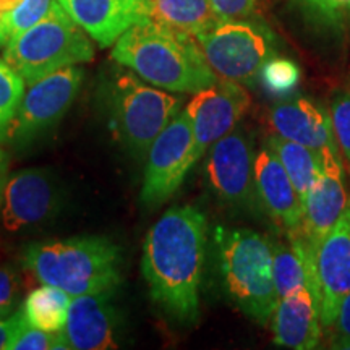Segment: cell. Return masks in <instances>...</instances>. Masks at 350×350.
<instances>
[{"instance_id": "obj_4", "label": "cell", "mask_w": 350, "mask_h": 350, "mask_svg": "<svg viewBox=\"0 0 350 350\" xmlns=\"http://www.w3.org/2000/svg\"><path fill=\"white\" fill-rule=\"evenodd\" d=\"M214 240L227 295L243 314L266 326L279 304L273 242L255 230L226 227H217Z\"/></svg>"}, {"instance_id": "obj_13", "label": "cell", "mask_w": 350, "mask_h": 350, "mask_svg": "<svg viewBox=\"0 0 350 350\" xmlns=\"http://www.w3.org/2000/svg\"><path fill=\"white\" fill-rule=\"evenodd\" d=\"M349 201L339 148L326 146L321 150L319 174L304 204V226L300 232L310 247H314L338 222Z\"/></svg>"}, {"instance_id": "obj_5", "label": "cell", "mask_w": 350, "mask_h": 350, "mask_svg": "<svg viewBox=\"0 0 350 350\" xmlns=\"http://www.w3.org/2000/svg\"><path fill=\"white\" fill-rule=\"evenodd\" d=\"M93 57L90 34L57 0L39 23L13 36L3 47V59L28 85L57 70L91 62Z\"/></svg>"}, {"instance_id": "obj_18", "label": "cell", "mask_w": 350, "mask_h": 350, "mask_svg": "<svg viewBox=\"0 0 350 350\" xmlns=\"http://www.w3.org/2000/svg\"><path fill=\"white\" fill-rule=\"evenodd\" d=\"M269 125L274 135L291 139L313 151L336 146L331 113L306 98H286L269 109Z\"/></svg>"}, {"instance_id": "obj_6", "label": "cell", "mask_w": 350, "mask_h": 350, "mask_svg": "<svg viewBox=\"0 0 350 350\" xmlns=\"http://www.w3.org/2000/svg\"><path fill=\"white\" fill-rule=\"evenodd\" d=\"M107 104L113 135L131 154L143 157L157 135L180 113L182 99L146 86L124 70L107 83Z\"/></svg>"}, {"instance_id": "obj_29", "label": "cell", "mask_w": 350, "mask_h": 350, "mask_svg": "<svg viewBox=\"0 0 350 350\" xmlns=\"http://www.w3.org/2000/svg\"><path fill=\"white\" fill-rule=\"evenodd\" d=\"M20 286L15 271L7 266H0V319L10 318L16 313Z\"/></svg>"}, {"instance_id": "obj_37", "label": "cell", "mask_w": 350, "mask_h": 350, "mask_svg": "<svg viewBox=\"0 0 350 350\" xmlns=\"http://www.w3.org/2000/svg\"><path fill=\"white\" fill-rule=\"evenodd\" d=\"M2 20H3V13H0V47H5V42L2 39Z\"/></svg>"}, {"instance_id": "obj_27", "label": "cell", "mask_w": 350, "mask_h": 350, "mask_svg": "<svg viewBox=\"0 0 350 350\" xmlns=\"http://www.w3.org/2000/svg\"><path fill=\"white\" fill-rule=\"evenodd\" d=\"M70 350L68 340L62 331L49 332L29 325L25 313L18 327L8 344V350Z\"/></svg>"}, {"instance_id": "obj_21", "label": "cell", "mask_w": 350, "mask_h": 350, "mask_svg": "<svg viewBox=\"0 0 350 350\" xmlns=\"http://www.w3.org/2000/svg\"><path fill=\"white\" fill-rule=\"evenodd\" d=\"M288 245L273 243L274 284L279 299L300 287H308L313 294V279L308 258L295 235L287 234Z\"/></svg>"}, {"instance_id": "obj_11", "label": "cell", "mask_w": 350, "mask_h": 350, "mask_svg": "<svg viewBox=\"0 0 350 350\" xmlns=\"http://www.w3.org/2000/svg\"><path fill=\"white\" fill-rule=\"evenodd\" d=\"M208 178L214 193L232 208H253L258 193L255 185V152L243 130H232L209 148Z\"/></svg>"}, {"instance_id": "obj_12", "label": "cell", "mask_w": 350, "mask_h": 350, "mask_svg": "<svg viewBox=\"0 0 350 350\" xmlns=\"http://www.w3.org/2000/svg\"><path fill=\"white\" fill-rule=\"evenodd\" d=\"M248 107L250 94L240 83L219 80L206 90L195 93L187 112L193 122L196 163L217 139L235 129Z\"/></svg>"}, {"instance_id": "obj_24", "label": "cell", "mask_w": 350, "mask_h": 350, "mask_svg": "<svg viewBox=\"0 0 350 350\" xmlns=\"http://www.w3.org/2000/svg\"><path fill=\"white\" fill-rule=\"evenodd\" d=\"M25 91L23 77L0 57V142H5L8 126L18 112Z\"/></svg>"}, {"instance_id": "obj_15", "label": "cell", "mask_w": 350, "mask_h": 350, "mask_svg": "<svg viewBox=\"0 0 350 350\" xmlns=\"http://www.w3.org/2000/svg\"><path fill=\"white\" fill-rule=\"evenodd\" d=\"M255 185L260 203L287 234L304 226V206L294 183L275 152L266 144L255 154Z\"/></svg>"}, {"instance_id": "obj_2", "label": "cell", "mask_w": 350, "mask_h": 350, "mask_svg": "<svg viewBox=\"0 0 350 350\" xmlns=\"http://www.w3.org/2000/svg\"><path fill=\"white\" fill-rule=\"evenodd\" d=\"M112 59L151 85L172 93H198L219 81L190 34L144 20L113 44Z\"/></svg>"}, {"instance_id": "obj_35", "label": "cell", "mask_w": 350, "mask_h": 350, "mask_svg": "<svg viewBox=\"0 0 350 350\" xmlns=\"http://www.w3.org/2000/svg\"><path fill=\"white\" fill-rule=\"evenodd\" d=\"M7 172H8V156L5 151L0 150V204L3 203V191H5V185L8 182Z\"/></svg>"}, {"instance_id": "obj_23", "label": "cell", "mask_w": 350, "mask_h": 350, "mask_svg": "<svg viewBox=\"0 0 350 350\" xmlns=\"http://www.w3.org/2000/svg\"><path fill=\"white\" fill-rule=\"evenodd\" d=\"M70 304L72 295L68 292L42 284L25 300L23 313L29 325L49 332H60L67 325Z\"/></svg>"}, {"instance_id": "obj_26", "label": "cell", "mask_w": 350, "mask_h": 350, "mask_svg": "<svg viewBox=\"0 0 350 350\" xmlns=\"http://www.w3.org/2000/svg\"><path fill=\"white\" fill-rule=\"evenodd\" d=\"M55 0H21L13 10L3 13L2 39L5 42L16 34L26 31L49 13Z\"/></svg>"}, {"instance_id": "obj_7", "label": "cell", "mask_w": 350, "mask_h": 350, "mask_svg": "<svg viewBox=\"0 0 350 350\" xmlns=\"http://www.w3.org/2000/svg\"><path fill=\"white\" fill-rule=\"evenodd\" d=\"M195 38L219 80L240 85L256 81L262 65L278 52L273 31L260 21H219Z\"/></svg>"}, {"instance_id": "obj_30", "label": "cell", "mask_w": 350, "mask_h": 350, "mask_svg": "<svg viewBox=\"0 0 350 350\" xmlns=\"http://www.w3.org/2000/svg\"><path fill=\"white\" fill-rule=\"evenodd\" d=\"M219 21L247 20L255 13L256 0H211Z\"/></svg>"}, {"instance_id": "obj_8", "label": "cell", "mask_w": 350, "mask_h": 350, "mask_svg": "<svg viewBox=\"0 0 350 350\" xmlns=\"http://www.w3.org/2000/svg\"><path fill=\"white\" fill-rule=\"evenodd\" d=\"M308 258L323 327H332L342 299L350 294V201L325 237L310 247L301 232H292Z\"/></svg>"}, {"instance_id": "obj_25", "label": "cell", "mask_w": 350, "mask_h": 350, "mask_svg": "<svg viewBox=\"0 0 350 350\" xmlns=\"http://www.w3.org/2000/svg\"><path fill=\"white\" fill-rule=\"evenodd\" d=\"M258 80L273 98L286 99L299 86L300 68L294 60L274 55L262 65Z\"/></svg>"}, {"instance_id": "obj_1", "label": "cell", "mask_w": 350, "mask_h": 350, "mask_svg": "<svg viewBox=\"0 0 350 350\" xmlns=\"http://www.w3.org/2000/svg\"><path fill=\"white\" fill-rule=\"evenodd\" d=\"M208 219L195 206H174L146 234L142 271L152 300L182 323L200 314Z\"/></svg>"}, {"instance_id": "obj_28", "label": "cell", "mask_w": 350, "mask_h": 350, "mask_svg": "<svg viewBox=\"0 0 350 350\" xmlns=\"http://www.w3.org/2000/svg\"><path fill=\"white\" fill-rule=\"evenodd\" d=\"M329 113L339 152L350 170V90L338 91L334 94Z\"/></svg>"}, {"instance_id": "obj_32", "label": "cell", "mask_w": 350, "mask_h": 350, "mask_svg": "<svg viewBox=\"0 0 350 350\" xmlns=\"http://www.w3.org/2000/svg\"><path fill=\"white\" fill-rule=\"evenodd\" d=\"M299 5L304 8L308 18L318 21L323 26H334L332 25L329 5H327V0H297Z\"/></svg>"}, {"instance_id": "obj_34", "label": "cell", "mask_w": 350, "mask_h": 350, "mask_svg": "<svg viewBox=\"0 0 350 350\" xmlns=\"http://www.w3.org/2000/svg\"><path fill=\"white\" fill-rule=\"evenodd\" d=\"M332 25L338 26L345 15L350 18V0H327Z\"/></svg>"}, {"instance_id": "obj_17", "label": "cell", "mask_w": 350, "mask_h": 350, "mask_svg": "<svg viewBox=\"0 0 350 350\" xmlns=\"http://www.w3.org/2000/svg\"><path fill=\"white\" fill-rule=\"evenodd\" d=\"M100 47L146 20V0H57Z\"/></svg>"}, {"instance_id": "obj_19", "label": "cell", "mask_w": 350, "mask_h": 350, "mask_svg": "<svg viewBox=\"0 0 350 350\" xmlns=\"http://www.w3.org/2000/svg\"><path fill=\"white\" fill-rule=\"evenodd\" d=\"M271 326L274 342L279 347L317 349L321 339L323 323L312 291L308 287H300L279 299L271 318Z\"/></svg>"}, {"instance_id": "obj_33", "label": "cell", "mask_w": 350, "mask_h": 350, "mask_svg": "<svg viewBox=\"0 0 350 350\" xmlns=\"http://www.w3.org/2000/svg\"><path fill=\"white\" fill-rule=\"evenodd\" d=\"M21 317H23V308L13 313L10 318L0 319V350H8V344H10L13 334L18 327Z\"/></svg>"}, {"instance_id": "obj_3", "label": "cell", "mask_w": 350, "mask_h": 350, "mask_svg": "<svg viewBox=\"0 0 350 350\" xmlns=\"http://www.w3.org/2000/svg\"><path fill=\"white\" fill-rule=\"evenodd\" d=\"M25 266L41 284L72 297L113 292L122 281L120 248L98 235L34 243L25 253Z\"/></svg>"}, {"instance_id": "obj_22", "label": "cell", "mask_w": 350, "mask_h": 350, "mask_svg": "<svg viewBox=\"0 0 350 350\" xmlns=\"http://www.w3.org/2000/svg\"><path fill=\"white\" fill-rule=\"evenodd\" d=\"M268 146L275 152L284 169L287 170L304 206L306 195L317 180L321 167V151H313L304 144L291 142L279 135L269 137Z\"/></svg>"}, {"instance_id": "obj_10", "label": "cell", "mask_w": 350, "mask_h": 350, "mask_svg": "<svg viewBox=\"0 0 350 350\" xmlns=\"http://www.w3.org/2000/svg\"><path fill=\"white\" fill-rule=\"evenodd\" d=\"M193 146V122L185 109L157 135L148 151L142 188L144 206H161L180 188L188 170L196 164Z\"/></svg>"}, {"instance_id": "obj_16", "label": "cell", "mask_w": 350, "mask_h": 350, "mask_svg": "<svg viewBox=\"0 0 350 350\" xmlns=\"http://www.w3.org/2000/svg\"><path fill=\"white\" fill-rule=\"evenodd\" d=\"M113 292L77 295L72 299L62 331L73 350H107L117 347V312Z\"/></svg>"}, {"instance_id": "obj_9", "label": "cell", "mask_w": 350, "mask_h": 350, "mask_svg": "<svg viewBox=\"0 0 350 350\" xmlns=\"http://www.w3.org/2000/svg\"><path fill=\"white\" fill-rule=\"evenodd\" d=\"M81 83L83 70L73 65L28 85L5 142L25 146L54 129L77 99Z\"/></svg>"}, {"instance_id": "obj_36", "label": "cell", "mask_w": 350, "mask_h": 350, "mask_svg": "<svg viewBox=\"0 0 350 350\" xmlns=\"http://www.w3.org/2000/svg\"><path fill=\"white\" fill-rule=\"evenodd\" d=\"M21 0H0V13H7L15 8Z\"/></svg>"}, {"instance_id": "obj_31", "label": "cell", "mask_w": 350, "mask_h": 350, "mask_svg": "<svg viewBox=\"0 0 350 350\" xmlns=\"http://www.w3.org/2000/svg\"><path fill=\"white\" fill-rule=\"evenodd\" d=\"M334 331L331 338V349H349L350 350V294L340 301L338 317H336Z\"/></svg>"}, {"instance_id": "obj_14", "label": "cell", "mask_w": 350, "mask_h": 350, "mask_svg": "<svg viewBox=\"0 0 350 350\" xmlns=\"http://www.w3.org/2000/svg\"><path fill=\"white\" fill-rule=\"evenodd\" d=\"M59 190L46 169H23L12 174L3 191L2 222L5 230L18 232L52 216Z\"/></svg>"}, {"instance_id": "obj_20", "label": "cell", "mask_w": 350, "mask_h": 350, "mask_svg": "<svg viewBox=\"0 0 350 350\" xmlns=\"http://www.w3.org/2000/svg\"><path fill=\"white\" fill-rule=\"evenodd\" d=\"M146 20L190 36L219 23L211 0H146Z\"/></svg>"}]
</instances>
